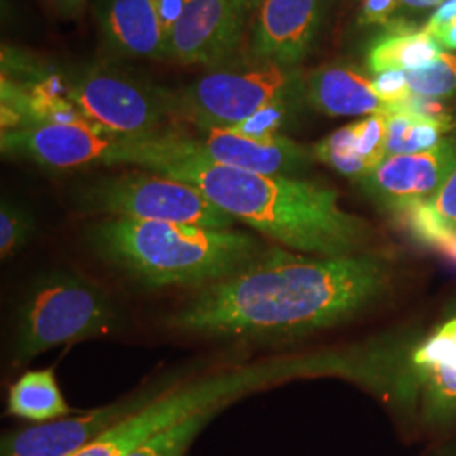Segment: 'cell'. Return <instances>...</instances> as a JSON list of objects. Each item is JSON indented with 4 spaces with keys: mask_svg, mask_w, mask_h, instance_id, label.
Masks as SVG:
<instances>
[{
    "mask_svg": "<svg viewBox=\"0 0 456 456\" xmlns=\"http://www.w3.org/2000/svg\"><path fill=\"white\" fill-rule=\"evenodd\" d=\"M431 36L440 43L441 48L456 51V20L446 24L444 28L435 31Z\"/></svg>",
    "mask_w": 456,
    "mask_h": 456,
    "instance_id": "32",
    "label": "cell"
},
{
    "mask_svg": "<svg viewBox=\"0 0 456 456\" xmlns=\"http://www.w3.org/2000/svg\"><path fill=\"white\" fill-rule=\"evenodd\" d=\"M441 2L443 0H401V4H404L409 9H428L440 5Z\"/></svg>",
    "mask_w": 456,
    "mask_h": 456,
    "instance_id": "33",
    "label": "cell"
},
{
    "mask_svg": "<svg viewBox=\"0 0 456 456\" xmlns=\"http://www.w3.org/2000/svg\"><path fill=\"white\" fill-rule=\"evenodd\" d=\"M9 412L34 423H49L69 412L53 370H31L9 392Z\"/></svg>",
    "mask_w": 456,
    "mask_h": 456,
    "instance_id": "19",
    "label": "cell"
},
{
    "mask_svg": "<svg viewBox=\"0 0 456 456\" xmlns=\"http://www.w3.org/2000/svg\"><path fill=\"white\" fill-rule=\"evenodd\" d=\"M352 126L360 158L374 171L387 158V117L386 114L367 115Z\"/></svg>",
    "mask_w": 456,
    "mask_h": 456,
    "instance_id": "26",
    "label": "cell"
},
{
    "mask_svg": "<svg viewBox=\"0 0 456 456\" xmlns=\"http://www.w3.org/2000/svg\"><path fill=\"white\" fill-rule=\"evenodd\" d=\"M323 369L335 370L337 363H331L330 367V363H322L320 360L274 359L218 372L190 384H175L144 408L115 424L98 440L71 456L129 455L154 435L201 411L227 408L230 403L245 394Z\"/></svg>",
    "mask_w": 456,
    "mask_h": 456,
    "instance_id": "4",
    "label": "cell"
},
{
    "mask_svg": "<svg viewBox=\"0 0 456 456\" xmlns=\"http://www.w3.org/2000/svg\"><path fill=\"white\" fill-rule=\"evenodd\" d=\"M453 20H456V0H443L423 29L426 33L433 34Z\"/></svg>",
    "mask_w": 456,
    "mask_h": 456,
    "instance_id": "30",
    "label": "cell"
},
{
    "mask_svg": "<svg viewBox=\"0 0 456 456\" xmlns=\"http://www.w3.org/2000/svg\"><path fill=\"white\" fill-rule=\"evenodd\" d=\"M456 169V139L412 154L387 156L360 183L384 208L404 215L438 193Z\"/></svg>",
    "mask_w": 456,
    "mask_h": 456,
    "instance_id": "12",
    "label": "cell"
},
{
    "mask_svg": "<svg viewBox=\"0 0 456 456\" xmlns=\"http://www.w3.org/2000/svg\"><path fill=\"white\" fill-rule=\"evenodd\" d=\"M399 5L401 0H362L359 22L363 26L392 28L397 24L394 22V14Z\"/></svg>",
    "mask_w": 456,
    "mask_h": 456,
    "instance_id": "29",
    "label": "cell"
},
{
    "mask_svg": "<svg viewBox=\"0 0 456 456\" xmlns=\"http://www.w3.org/2000/svg\"><path fill=\"white\" fill-rule=\"evenodd\" d=\"M118 328V314L98 288L68 274L46 277L33 289L19 316L17 362L65 343L107 335Z\"/></svg>",
    "mask_w": 456,
    "mask_h": 456,
    "instance_id": "5",
    "label": "cell"
},
{
    "mask_svg": "<svg viewBox=\"0 0 456 456\" xmlns=\"http://www.w3.org/2000/svg\"><path fill=\"white\" fill-rule=\"evenodd\" d=\"M92 242L98 254L146 288L213 284L261 256V242L244 232L152 220L112 218Z\"/></svg>",
    "mask_w": 456,
    "mask_h": 456,
    "instance_id": "3",
    "label": "cell"
},
{
    "mask_svg": "<svg viewBox=\"0 0 456 456\" xmlns=\"http://www.w3.org/2000/svg\"><path fill=\"white\" fill-rule=\"evenodd\" d=\"M224 408H210L201 411L191 418L154 435L126 456H184L201 429L212 421L215 414Z\"/></svg>",
    "mask_w": 456,
    "mask_h": 456,
    "instance_id": "22",
    "label": "cell"
},
{
    "mask_svg": "<svg viewBox=\"0 0 456 456\" xmlns=\"http://www.w3.org/2000/svg\"><path fill=\"white\" fill-rule=\"evenodd\" d=\"M387 117V156L423 152L438 146L452 127L403 110L384 112Z\"/></svg>",
    "mask_w": 456,
    "mask_h": 456,
    "instance_id": "21",
    "label": "cell"
},
{
    "mask_svg": "<svg viewBox=\"0 0 456 456\" xmlns=\"http://www.w3.org/2000/svg\"><path fill=\"white\" fill-rule=\"evenodd\" d=\"M314 156L318 161L331 166L343 176L348 178H365L370 169L363 159L360 158L359 151L355 146V135H354V126L348 124L342 129L333 132L328 135L320 144L314 146Z\"/></svg>",
    "mask_w": 456,
    "mask_h": 456,
    "instance_id": "23",
    "label": "cell"
},
{
    "mask_svg": "<svg viewBox=\"0 0 456 456\" xmlns=\"http://www.w3.org/2000/svg\"><path fill=\"white\" fill-rule=\"evenodd\" d=\"M403 216L414 235L431 247L456 237V169L436 195Z\"/></svg>",
    "mask_w": 456,
    "mask_h": 456,
    "instance_id": "20",
    "label": "cell"
},
{
    "mask_svg": "<svg viewBox=\"0 0 456 456\" xmlns=\"http://www.w3.org/2000/svg\"><path fill=\"white\" fill-rule=\"evenodd\" d=\"M205 132L201 141L186 137L184 141L193 154L208 163L269 176L293 175L310 163L306 149L284 135L271 141H257L227 127H212Z\"/></svg>",
    "mask_w": 456,
    "mask_h": 456,
    "instance_id": "13",
    "label": "cell"
},
{
    "mask_svg": "<svg viewBox=\"0 0 456 456\" xmlns=\"http://www.w3.org/2000/svg\"><path fill=\"white\" fill-rule=\"evenodd\" d=\"M372 86H374L375 94L382 102H386L389 105V109L392 105L411 97L406 71L392 69V71L379 73L372 80Z\"/></svg>",
    "mask_w": 456,
    "mask_h": 456,
    "instance_id": "28",
    "label": "cell"
},
{
    "mask_svg": "<svg viewBox=\"0 0 456 456\" xmlns=\"http://www.w3.org/2000/svg\"><path fill=\"white\" fill-rule=\"evenodd\" d=\"M86 2L88 0H51L56 12L63 17H69V19L82 16Z\"/></svg>",
    "mask_w": 456,
    "mask_h": 456,
    "instance_id": "31",
    "label": "cell"
},
{
    "mask_svg": "<svg viewBox=\"0 0 456 456\" xmlns=\"http://www.w3.org/2000/svg\"><path fill=\"white\" fill-rule=\"evenodd\" d=\"M443 53L440 43L426 33L411 26L394 24L391 31L377 39L367 56L369 69L379 75L384 71H409L428 65Z\"/></svg>",
    "mask_w": 456,
    "mask_h": 456,
    "instance_id": "18",
    "label": "cell"
},
{
    "mask_svg": "<svg viewBox=\"0 0 456 456\" xmlns=\"http://www.w3.org/2000/svg\"><path fill=\"white\" fill-rule=\"evenodd\" d=\"M100 26L115 54L166 58L161 0H105Z\"/></svg>",
    "mask_w": 456,
    "mask_h": 456,
    "instance_id": "16",
    "label": "cell"
},
{
    "mask_svg": "<svg viewBox=\"0 0 456 456\" xmlns=\"http://www.w3.org/2000/svg\"><path fill=\"white\" fill-rule=\"evenodd\" d=\"M114 164H135L190 183L233 220L297 252L354 256L370 235L360 216L343 210L337 191L311 181L208 163L176 134L124 137Z\"/></svg>",
    "mask_w": 456,
    "mask_h": 456,
    "instance_id": "2",
    "label": "cell"
},
{
    "mask_svg": "<svg viewBox=\"0 0 456 456\" xmlns=\"http://www.w3.org/2000/svg\"><path fill=\"white\" fill-rule=\"evenodd\" d=\"M86 205L115 218L216 230H228L235 222L193 184L164 175L131 173L100 181L90 188Z\"/></svg>",
    "mask_w": 456,
    "mask_h": 456,
    "instance_id": "6",
    "label": "cell"
},
{
    "mask_svg": "<svg viewBox=\"0 0 456 456\" xmlns=\"http://www.w3.org/2000/svg\"><path fill=\"white\" fill-rule=\"evenodd\" d=\"M122 139L88 120L43 122L2 132V151L41 166L69 169L114 164Z\"/></svg>",
    "mask_w": 456,
    "mask_h": 456,
    "instance_id": "10",
    "label": "cell"
},
{
    "mask_svg": "<svg viewBox=\"0 0 456 456\" xmlns=\"http://www.w3.org/2000/svg\"><path fill=\"white\" fill-rule=\"evenodd\" d=\"M169 380L158 382L124 401L107 408H98L68 419L34 424L4 440V456H71L98 440L115 424L124 421L135 411L144 408L152 399L173 387Z\"/></svg>",
    "mask_w": 456,
    "mask_h": 456,
    "instance_id": "11",
    "label": "cell"
},
{
    "mask_svg": "<svg viewBox=\"0 0 456 456\" xmlns=\"http://www.w3.org/2000/svg\"><path fill=\"white\" fill-rule=\"evenodd\" d=\"M31 233V220L20 208L4 201L0 208V256L9 259L22 248Z\"/></svg>",
    "mask_w": 456,
    "mask_h": 456,
    "instance_id": "27",
    "label": "cell"
},
{
    "mask_svg": "<svg viewBox=\"0 0 456 456\" xmlns=\"http://www.w3.org/2000/svg\"><path fill=\"white\" fill-rule=\"evenodd\" d=\"M411 372L428 416L456 419V313L414 350Z\"/></svg>",
    "mask_w": 456,
    "mask_h": 456,
    "instance_id": "15",
    "label": "cell"
},
{
    "mask_svg": "<svg viewBox=\"0 0 456 456\" xmlns=\"http://www.w3.org/2000/svg\"><path fill=\"white\" fill-rule=\"evenodd\" d=\"M66 97L85 120L129 139L158 134L164 117L173 114L171 95L103 69L73 78L66 85Z\"/></svg>",
    "mask_w": 456,
    "mask_h": 456,
    "instance_id": "8",
    "label": "cell"
},
{
    "mask_svg": "<svg viewBox=\"0 0 456 456\" xmlns=\"http://www.w3.org/2000/svg\"><path fill=\"white\" fill-rule=\"evenodd\" d=\"M311 105L331 117L384 114L389 105L375 94L372 80L348 66H326L311 73L305 86Z\"/></svg>",
    "mask_w": 456,
    "mask_h": 456,
    "instance_id": "17",
    "label": "cell"
},
{
    "mask_svg": "<svg viewBox=\"0 0 456 456\" xmlns=\"http://www.w3.org/2000/svg\"><path fill=\"white\" fill-rule=\"evenodd\" d=\"M389 281L387 262L374 256L305 257L269 248L237 274L208 284L167 325L205 337L308 335L369 308Z\"/></svg>",
    "mask_w": 456,
    "mask_h": 456,
    "instance_id": "1",
    "label": "cell"
},
{
    "mask_svg": "<svg viewBox=\"0 0 456 456\" xmlns=\"http://www.w3.org/2000/svg\"><path fill=\"white\" fill-rule=\"evenodd\" d=\"M296 94L293 71L276 63L240 71H213L171 98L173 114L201 129L232 127L279 98Z\"/></svg>",
    "mask_w": 456,
    "mask_h": 456,
    "instance_id": "7",
    "label": "cell"
},
{
    "mask_svg": "<svg viewBox=\"0 0 456 456\" xmlns=\"http://www.w3.org/2000/svg\"><path fill=\"white\" fill-rule=\"evenodd\" d=\"M411 95L446 98L456 95V54L441 53L428 65L406 71Z\"/></svg>",
    "mask_w": 456,
    "mask_h": 456,
    "instance_id": "24",
    "label": "cell"
},
{
    "mask_svg": "<svg viewBox=\"0 0 456 456\" xmlns=\"http://www.w3.org/2000/svg\"><path fill=\"white\" fill-rule=\"evenodd\" d=\"M325 0H262L256 19L254 54L286 66L303 60L318 31Z\"/></svg>",
    "mask_w": 456,
    "mask_h": 456,
    "instance_id": "14",
    "label": "cell"
},
{
    "mask_svg": "<svg viewBox=\"0 0 456 456\" xmlns=\"http://www.w3.org/2000/svg\"><path fill=\"white\" fill-rule=\"evenodd\" d=\"M262 0H184L167 39L166 58L216 65L237 49Z\"/></svg>",
    "mask_w": 456,
    "mask_h": 456,
    "instance_id": "9",
    "label": "cell"
},
{
    "mask_svg": "<svg viewBox=\"0 0 456 456\" xmlns=\"http://www.w3.org/2000/svg\"><path fill=\"white\" fill-rule=\"evenodd\" d=\"M293 97L294 95H289V97L279 98L276 102L265 105L250 118L227 129L257 141L276 139L279 137V131L291 118V110L294 107Z\"/></svg>",
    "mask_w": 456,
    "mask_h": 456,
    "instance_id": "25",
    "label": "cell"
}]
</instances>
